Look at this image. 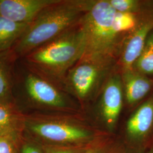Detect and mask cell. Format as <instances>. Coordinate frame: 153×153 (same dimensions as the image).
Segmentation results:
<instances>
[{"label":"cell","mask_w":153,"mask_h":153,"mask_svg":"<svg viewBox=\"0 0 153 153\" xmlns=\"http://www.w3.org/2000/svg\"><path fill=\"white\" fill-rule=\"evenodd\" d=\"M82 19L76 26L18 61L28 71L64 90V82L68 72L81 58L85 51Z\"/></svg>","instance_id":"cell-1"},{"label":"cell","mask_w":153,"mask_h":153,"mask_svg":"<svg viewBox=\"0 0 153 153\" xmlns=\"http://www.w3.org/2000/svg\"><path fill=\"white\" fill-rule=\"evenodd\" d=\"M94 0H55L28 25L10 50L17 60L76 26Z\"/></svg>","instance_id":"cell-2"},{"label":"cell","mask_w":153,"mask_h":153,"mask_svg":"<svg viewBox=\"0 0 153 153\" xmlns=\"http://www.w3.org/2000/svg\"><path fill=\"white\" fill-rule=\"evenodd\" d=\"M100 133L79 112L25 115L23 136L43 146H78Z\"/></svg>","instance_id":"cell-3"},{"label":"cell","mask_w":153,"mask_h":153,"mask_svg":"<svg viewBox=\"0 0 153 153\" xmlns=\"http://www.w3.org/2000/svg\"><path fill=\"white\" fill-rule=\"evenodd\" d=\"M13 95L24 115L38 112H78L76 100L52 83L28 71L18 60Z\"/></svg>","instance_id":"cell-4"},{"label":"cell","mask_w":153,"mask_h":153,"mask_svg":"<svg viewBox=\"0 0 153 153\" xmlns=\"http://www.w3.org/2000/svg\"><path fill=\"white\" fill-rule=\"evenodd\" d=\"M116 12L108 0H94L82 19L85 47L81 57L118 60L126 38L116 30Z\"/></svg>","instance_id":"cell-5"},{"label":"cell","mask_w":153,"mask_h":153,"mask_svg":"<svg viewBox=\"0 0 153 153\" xmlns=\"http://www.w3.org/2000/svg\"><path fill=\"white\" fill-rule=\"evenodd\" d=\"M117 61L106 57H81L68 72L64 91L81 105L98 98L115 71Z\"/></svg>","instance_id":"cell-6"},{"label":"cell","mask_w":153,"mask_h":153,"mask_svg":"<svg viewBox=\"0 0 153 153\" xmlns=\"http://www.w3.org/2000/svg\"><path fill=\"white\" fill-rule=\"evenodd\" d=\"M142 4L137 13V26L126 39L115 66V71L120 74L133 69L149 35L153 31V2L143 1Z\"/></svg>","instance_id":"cell-7"},{"label":"cell","mask_w":153,"mask_h":153,"mask_svg":"<svg viewBox=\"0 0 153 153\" xmlns=\"http://www.w3.org/2000/svg\"><path fill=\"white\" fill-rule=\"evenodd\" d=\"M99 97L101 118L105 126L110 131L112 130L119 120L124 98L119 73L115 71L112 74Z\"/></svg>","instance_id":"cell-8"},{"label":"cell","mask_w":153,"mask_h":153,"mask_svg":"<svg viewBox=\"0 0 153 153\" xmlns=\"http://www.w3.org/2000/svg\"><path fill=\"white\" fill-rule=\"evenodd\" d=\"M55 0H0V16L11 21L30 24Z\"/></svg>","instance_id":"cell-9"},{"label":"cell","mask_w":153,"mask_h":153,"mask_svg":"<svg viewBox=\"0 0 153 153\" xmlns=\"http://www.w3.org/2000/svg\"><path fill=\"white\" fill-rule=\"evenodd\" d=\"M120 74L124 97L126 103L130 106L141 101L153 88V79L134 69Z\"/></svg>","instance_id":"cell-10"},{"label":"cell","mask_w":153,"mask_h":153,"mask_svg":"<svg viewBox=\"0 0 153 153\" xmlns=\"http://www.w3.org/2000/svg\"><path fill=\"white\" fill-rule=\"evenodd\" d=\"M153 126V96L143 103L131 116L126 124L128 136L138 140L145 137Z\"/></svg>","instance_id":"cell-11"},{"label":"cell","mask_w":153,"mask_h":153,"mask_svg":"<svg viewBox=\"0 0 153 153\" xmlns=\"http://www.w3.org/2000/svg\"><path fill=\"white\" fill-rule=\"evenodd\" d=\"M17 61L10 50L0 53V103L3 104L16 106L13 90Z\"/></svg>","instance_id":"cell-12"},{"label":"cell","mask_w":153,"mask_h":153,"mask_svg":"<svg viewBox=\"0 0 153 153\" xmlns=\"http://www.w3.org/2000/svg\"><path fill=\"white\" fill-rule=\"evenodd\" d=\"M25 115L15 105L0 103V137L19 141L24 130Z\"/></svg>","instance_id":"cell-13"},{"label":"cell","mask_w":153,"mask_h":153,"mask_svg":"<svg viewBox=\"0 0 153 153\" xmlns=\"http://www.w3.org/2000/svg\"><path fill=\"white\" fill-rule=\"evenodd\" d=\"M28 25L13 22L0 16V53L12 49Z\"/></svg>","instance_id":"cell-14"},{"label":"cell","mask_w":153,"mask_h":153,"mask_svg":"<svg viewBox=\"0 0 153 153\" xmlns=\"http://www.w3.org/2000/svg\"><path fill=\"white\" fill-rule=\"evenodd\" d=\"M133 69L146 76H153V31L149 35Z\"/></svg>","instance_id":"cell-15"},{"label":"cell","mask_w":153,"mask_h":153,"mask_svg":"<svg viewBox=\"0 0 153 153\" xmlns=\"http://www.w3.org/2000/svg\"><path fill=\"white\" fill-rule=\"evenodd\" d=\"M85 153H126L121 142L114 138L104 136L91 144Z\"/></svg>","instance_id":"cell-16"},{"label":"cell","mask_w":153,"mask_h":153,"mask_svg":"<svg viewBox=\"0 0 153 153\" xmlns=\"http://www.w3.org/2000/svg\"><path fill=\"white\" fill-rule=\"evenodd\" d=\"M116 11L121 13H138L142 6V1L138 0H108Z\"/></svg>","instance_id":"cell-17"},{"label":"cell","mask_w":153,"mask_h":153,"mask_svg":"<svg viewBox=\"0 0 153 153\" xmlns=\"http://www.w3.org/2000/svg\"><path fill=\"white\" fill-rule=\"evenodd\" d=\"M17 153H44L41 145L27 137L22 136L18 141Z\"/></svg>","instance_id":"cell-18"},{"label":"cell","mask_w":153,"mask_h":153,"mask_svg":"<svg viewBox=\"0 0 153 153\" xmlns=\"http://www.w3.org/2000/svg\"><path fill=\"white\" fill-rule=\"evenodd\" d=\"M44 153H85L78 146H45L42 145Z\"/></svg>","instance_id":"cell-19"},{"label":"cell","mask_w":153,"mask_h":153,"mask_svg":"<svg viewBox=\"0 0 153 153\" xmlns=\"http://www.w3.org/2000/svg\"><path fill=\"white\" fill-rule=\"evenodd\" d=\"M18 141L10 137H0V153H17Z\"/></svg>","instance_id":"cell-20"},{"label":"cell","mask_w":153,"mask_h":153,"mask_svg":"<svg viewBox=\"0 0 153 153\" xmlns=\"http://www.w3.org/2000/svg\"><path fill=\"white\" fill-rule=\"evenodd\" d=\"M148 153H153V150H152V151H150V152H149Z\"/></svg>","instance_id":"cell-21"}]
</instances>
